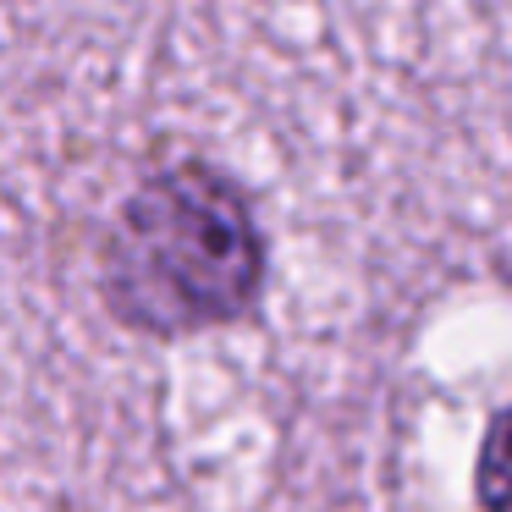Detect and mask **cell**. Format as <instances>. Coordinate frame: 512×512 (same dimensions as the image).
<instances>
[{
	"instance_id": "6da1fadb",
	"label": "cell",
	"mask_w": 512,
	"mask_h": 512,
	"mask_svg": "<svg viewBox=\"0 0 512 512\" xmlns=\"http://www.w3.org/2000/svg\"><path fill=\"white\" fill-rule=\"evenodd\" d=\"M265 287V237L248 199L204 160L166 166L116 210L100 248L105 309L127 331L188 336L248 314Z\"/></svg>"
},
{
	"instance_id": "7a4b0ae2",
	"label": "cell",
	"mask_w": 512,
	"mask_h": 512,
	"mask_svg": "<svg viewBox=\"0 0 512 512\" xmlns=\"http://www.w3.org/2000/svg\"><path fill=\"white\" fill-rule=\"evenodd\" d=\"M474 496L485 512H512V408H501L479 441Z\"/></svg>"
}]
</instances>
